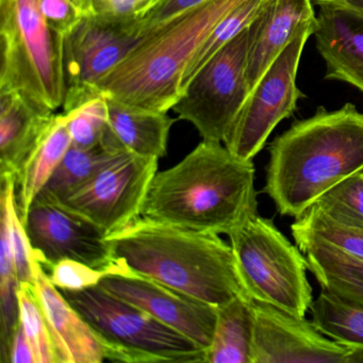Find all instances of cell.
<instances>
[{
    "mask_svg": "<svg viewBox=\"0 0 363 363\" xmlns=\"http://www.w3.org/2000/svg\"><path fill=\"white\" fill-rule=\"evenodd\" d=\"M255 174L252 161L237 158L220 142L203 140L179 163L157 172L141 216L228 235L258 212Z\"/></svg>",
    "mask_w": 363,
    "mask_h": 363,
    "instance_id": "obj_1",
    "label": "cell"
},
{
    "mask_svg": "<svg viewBox=\"0 0 363 363\" xmlns=\"http://www.w3.org/2000/svg\"><path fill=\"white\" fill-rule=\"evenodd\" d=\"M362 169V112L350 103L333 111L318 107L272 142L263 191L278 213L295 218Z\"/></svg>",
    "mask_w": 363,
    "mask_h": 363,
    "instance_id": "obj_2",
    "label": "cell"
},
{
    "mask_svg": "<svg viewBox=\"0 0 363 363\" xmlns=\"http://www.w3.org/2000/svg\"><path fill=\"white\" fill-rule=\"evenodd\" d=\"M106 240L123 269L203 303L220 307L248 295L233 247L218 233L140 216Z\"/></svg>",
    "mask_w": 363,
    "mask_h": 363,
    "instance_id": "obj_3",
    "label": "cell"
},
{
    "mask_svg": "<svg viewBox=\"0 0 363 363\" xmlns=\"http://www.w3.org/2000/svg\"><path fill=\"white\" fill-rule=\"evenodd\" d=\"M243 1L209 0L142 38L99 82V94L152 111L173 109L195 52L216 25Z\"/></svg>",
    "mask_w": 363,
    "mask_h": 363,
    "instance_id": "obj_4",
    "label": "cell"
},
{
    "mask_svg": "<svg viewBox=\"0 0 363 363\" xmlns=\"http://www.w3.org/2000/svg\"><path fill=\"white\" fill-rule=\"evenodd\" d=\"M63 37L46 24L38 0H0V92H18L56 111L65 97Z\"/></svg>",
    "mask_w": 363,
    "mask_h": 363,
    "instance_id": "obj_5",
    "label": "cell"
},
{
    "mask_svg": "<svg viewBox=\"0 0 363 363\" xmlns=\"http://www.w3.org/2000/svg\"><path fill=\"white\" fill-rule=\"evenodd\" d=\"M60 291L101 337L106 360L205 362V348L101 284L82 291Z\"/></svg>",
    "mask_w": 363,
    "mask_h": 363,
    "instance_id": "obj_6",
    "label": "cell"
},
{
    "mask_svg": "<svg viewBox=\"0 0 363 363\" xmlns=\"http://www.w3.org/2000/svg\"><path fill=\"white\" fill-rule=\"evenodd\" d=\"M228 237L247 294L254 301L305 318L313 296L307 259L297 245L289 241L273 220L258 212Z\"/></svg>",
    "mask_w": 363,
    "mask_h": 363,
    "instance_id": "obj_7",
    "label": "cell"
},
{
    "mask_svg": "<svg viewBox=\"0 0 363 363\" xmlns=\"http://www.w3.org/2000/svg\"><path fill=\"white\" fill-rule=\"evenodd\" d=\"M250 27L216 52L174 106L205 141L224 142L250 90L246 78Z\"/></svg>",
    "mask_w": 363,
    "mask_h": 363,
    "instance_id": "obj_8",
    "label": "cell"
},
{
    "mask_svg": "<svg viewBox=\"0 0 363 363\" xmlns=\"http://www.w3.org/2000/svg\"><path fill=\"white\" fill-rule=\"evenodd\" d=\"M316 27L318 23L301 29L250 91L223 142L237 158L252 161L276 126L290 118L297 101L305 97L297 88V72L303 48Z\"/></svg>",
    "mask_w": 363,
    "mask_h": 363,
    "instance_id": "obj_9",
    "label": "cell"
},
{
    "mask_svg": "<svg viewBox=\"0 0 363 363\" xmlns=\"http://www.w3.org/2000/svg\"><path fill=\"white\" fill-rule=\"evenodd\" d=\"M138 20L86 16L63 37V113L101 96L97 86L141 40Z\"/></svg>",
    "mask_w": 363,
    "mask_h": 363,
    "instance_id": "obj_10",
    "label": "cell"
},
{
    "mask_svg": "<svg viewBox=\"0 0 363 363\" xmlns=\"http://www.w3.org/2000/svg\"><path fill=\"white\" fill-rule=\"evenodd\" d=\"M157 172L158 159L123 150L60 203L94 223L108 235L141 216Z\"/></svg>",
    "mask_w": 363,
    "mask_h": 363,
    "instance_id": "obj_11",
    "label": "cell"
},
{
    "mask_svg": "<svg viewBox=\"0 0 363 363\" xmlns=\"http://www.w3.org/2000/svg\"><path fill=\"white\" fill-rule=\"evenodd\" d=\"M22 222L33 258L45 269L73 259L109 273L122 271L106 240L107 233L60 203L39 195Z\"/></svg>",
    "mask_w": 363,
    "mask_h": 363,
    "instance_id": "obj_12",
    "label": "cell"
},
{
    "mask_svg": "<svg viewBox=\"0 0 363 363\" xmlns=\"http://www.w3.org/2000/svg\"><path fill=\"white\" fill-rule=\"evenodd\" d=\"M252 363H363V348L342 343L313 323L254 301Z\"/></svg>",
    "mask_w": 363,
    "mask_h": 363,
    "instance_id": "obj_13",
    "label": "cell"
},
{
    "mask_svg": "<svg viewBox=\"0 0 363 363\" xmlns=\"http://www.w3.org/2000/svg\"><path fill=\"white\" fill-rule=\"evenodd\" d=\"M99 284L118 298L144 310L159 322L186 335L206 350L211 344L218 307L182 294L128 269L108 274Z\"/></svg>",
    "mask_w": 363,
    "mask_h": 363,
    "instance_id": "obj_14",
    "label": "cell"
},
{
    "mask_svg": "<svg viewBox=\"0 0 363 363\" xmlns=\"http://www.w3.org/2000/svg\"><path fill=\"white\" fill-rule=\"evenodd\" d=\"M35 286L45 314L59 363H101L105 347L99 335L52 284L48 272L35 259Z\"/></svg>",
    "mask_w": 363,
    "mask_h": 363,
    "instance_id": "obj_15",
    "label": "cell"
},
{
    "mask_svg": "<svg viewBox=\"0 0 363 363\" xmlns=\"http://www.w3.org/2000/svg\"><path fill=\"white\" fill-rule=\"evenodd\" d=\"M316 23L311 0H269L250 26L246 78L250 91L299 31Z\"/></svg>",
    "mask_w": 363,
    "mask_h": 363,
    "instance_id": "obj_16",
    "label": "cell"
},
{
    "mask_svg": "<svg viewBox=\"0 0 363 363\" xmlns=\"http://www.w3.org/2000/svg\"><path fill=\"white\" fill-rule=\"evenodd\" d=\"M316 48L327 80L345 82L363 93V18L339 8L320 6Z\"/></svg>",
    "mask_w": 363,
    "mask_h": 363,
    "instance_id": "obj_17",
    "label": "cell"
},
{
    "mask_svg": "<svg viewBox=\"0 0 363 363\" xmlns=\"http://www.w3.org/2000/svg\"><path fill=\"white\" fill-rule=\"evenodd\" d=\"M56 114L18 92H0V176L18 179Z\"/></svg>",
    "mask_w": 363,
    "mask_h": 363,
    "instance_id": "obj_18",
    "label": "cell"
},
{
    "mask_svg": "<svg viewBox=\"0 0 363 363\" xmlns=\"http://www.w3.org/2000/svg\"><path fill=\"white\" fill-rule=\"evenodd\" d=\"M106 99L110 128L124 150L158 160L165 156L169 131L175 123L167 112L133 107L109 97Z\"/></svg>",
    "mask_w": 363,
    "mask_h": 363,
    "instance_id": "obj_19",
    "label": "cell"
},
{
    "mask_svg": "<svg viewBox=\"0 0 363 363\" xmlns=\"http://www.w3.org/2000/svg\"><path fill=\"white\" fill-rule=\"evenodd\" d=\"M72 145L65 114H56L16 179V203L21 220L43 190Z\"/></svg>",
    "mask_w": 363,
    "mask_h": 363,
    "instance_id": "obj_20",
    "label": "cell"
},
{
    "mask_svg": "<svg viewBox=\"0 0 363 363\" xmlns=\"http://www.w3.org/2000/svg\"><path fill=\"white\" fill-rule=\"evenodd\" d=\"M255 314L252 298L241 295L218 308L216 329L206 350L207 363H252Z\"/></svg>",
    "mask_w": 363,
    "mask_h": 363,
    "instance_id": "obj_21",
    "label": "cell"
},
{
    "mask_svg": "<svg viewBox=\"0 0 363 363\" xmlns=\"http://www.w3.org/2000/svg\"><path fill=\"white\" fill-rule=\"evenodd\" d=\"M301 252L322 290L363 307V257L326 243H312Z\"/></svg>",
    "mask_w": 363,
    "mask_h": 363,
    "instance_id": "obj_22",
    "label": "cell"
},
{
    "mask_svg": "<svg viewBox=\"0 0 363 363\" xmlns=\"http://www.w3.org/2000/svg\"><path fill=\"white\" fill-rule=\"evenodd\" d=\"M123 150H125L103 140L90 148L71 145L40 196L60 203L82 188Z\"/></svg>",
    "mask_w": 363,
    "mask_h": 363,
    "instance_id": "obj_23",
    "label": "cell"
},
{
    "mask_svg": "<svg viewBox=\"0 0 363 363\" xmlns=\"http://www.w3.org/2000/svg\"><path fill=\"white\" fill-rule=\"evenodd\" d=\"M291 233L299 250L312 243H326L363 257V229L335 220L314 203L295 218Z\"/></svg>",
    "mask_w": 363,
    "mask_h": 363,
    "instance_id": "obj_24",
    "label": "cell"
},
{
    "mask_svg": "<svg viewBox=\"0 0 363 363\" xmlns=\"http://www.w3.org/2000/svg\"><path fill=\"white\" fill-rule=\"evenodd\" d=\"M267 3L269 0H244L243 3L233 8L216 25L207 39L195 52L182 75L180 84L182 94L189 82L216 52H220L257 20Z\"/></svg>",
    "mask_w": 363,
    "mask_h": 363,
    "instance_id": "obj_25",
    "label": "cell"
},
{
    "mask_svg": "<svg viewBox=\"0 0 363 363\" xmlns=\"http://www.w3.org/2000/svg\"><path fill=\"white\" fill-rule=\"evenodd\" d=\"M312 323L331 339L363 348V307L320 291L311 307Z\"/></svg>",
    "mask_w": 363,
    "mask_h": 363,
    "instance_id": "obj_26",
    "label": "cell"
},
{
    "mask_svg": "<svg viewBox=\"0 0 363 363\" xmlns=\"http://www.w3.org/2000/svg\"><path fill=\"white\" fill-rule=\"evenodd\" d=\"M18 303L20 324L33 348L35 363H59L50 327L33 284H21Z\"/></svg>",
    "mask_w": 363,
    "mask_h": 363,
    "instance_id": "obj_27",
    "label": "cell"
},
{
    "mask_svg": "<svg viewBox=\"0 0 363 363\" xmlns=\"http://www.w3.org/2000/svg\"><path fill=\"white\" fill-rule=\"evenodd\" d=\"M314 205L335 220L363 229V178L360 172L335 184Z\"/></svg>",
    "mask_w": 363,
    "mask_h": 363,
    "instance_id": "obj_28",
    "label": "cell"
},
{
    "mask_svg": "<svg viewBox=\"0 0 363 363\" xmlns=\"http://www.w3.org/2000/svg\"><path fill=\"white\" fill-rule=\"evenodd\" d=\"M65 114V113H63ZM67 116L72 145L90 148L101 143L109 128V109L106 97H95Z\"/></svg>",
    "mask_w": 363,
    "mask_h": 363,
    "instance_id": "obj_29",
    "label": "cell"
},
{
    "mask_svg": "<svg viewBox=\"0 0 363 363\" xmlns=\"http://www.w3.org/2000/svg\"><path fill=\"white\" fill-rule=\"evenodd\" d=\"M48 269L50 281L62 291H82L99 286L110 274L73 259H63Z\"/></svg>",
    "mask_w": 363,
    "mask_h": 363,
    "instance_id": "obj_30",
    "label": "cell"
},
{
    "mask_svg": "<svg viewBox=\"0 0 363 363\" xmlns=\"http://www.w3.org/2000/svg\"><path fill=\"white\" fill-rule=\"evenodd\" d=\"M209 0H158L156 5L143 16L138 18L140 37L143 38L158 30L177 16L199 7Z\"/></svg>",
    "mask_w": 363,
    "mask_h": 363,
    "instance_id": "obj_31",
    "label": "cell"
},
{
    "mask_svg": "<svg viewBox=\"0 0 363 363\" xmlns=\"http://www.w3.org/2000/svg\"><path fill=\"white\" fill-rule=\"evenodd\" d=\"M38 6L46 24L62 37L86 16L73 0H38Z\"/></svg>",
    "mask_w": 363,
    "mask_h": 363,
    "instance_id": "obj_32",
    "label": "cell"
},
{
    "mask_svg": "<svg viewBox=\"0 0 363 363\" xmlns=\"http://www.w3.org/2000/svg\"><path fill=\"white\" fill-rule=\"evenodd\" d=\"M158 0H90V16L133 21L143 16Z\"/></svg>",
    "mask_w": 363,
    "mask_h": 363,
    "instance_id": "obj_33",
    "label": "cell"
},
{
    "mask_svg": "<svg viewBox=\"0 0 363 363\" xmlns=\"http://www.w3.org/2000/svg\"><path fill=\"white\" fill-rule=\"evenodd\" d=\"M10 363H35L33 348L21 324H18L12 340Z\"/></svg>",
    "mask_w": 363,
    "mask_h": 363,
    "instance_id": "obj_34",
    "label": "cell"
},
{
    "mask_svg": "<svg viewBox=\"0 0 363 363\" xmlns=\"http://www.w3.org/2000/svg\"><path fill=\"white\" fill-rule=\"evenodd\" d=\"M314 5L329 6L346 10L359 18H363V0H313Z\"/></svg>",
    "mask_w": 363,
    "mask_h": 363,
    "instance_id": "obj_35",
    "label": "cell"
},
{
    "mask_svg": "<svg viewBox=\"0 0 363 363\" xmlns=\"http://www.w3.org/2000/svg\"><path fill=\"white\" fill-rule=\"evenodd\" d=\"M73 1L84 12V16H90V0H73Z\"/></svg>",
    "mask_w": 363,
    "mask_h": 363,
    "instance_id": "obj_36",
    "label": "cell"
},
{
    "mask_svg": "<svg viewBox=\"0 0 363 363\" xmlns=\"http://www.w3.org/2000/svg\"><path fill=\"white\" fill-rule=\"evenodd\" d=\"M360 174H361V176H362V178H363V169H362V171H360Z\"/></svg>",
    "mask_w": 363,
    "mask_h": 363,
    "instance_id": "obj_37",
    "label": "cell"
}]
</instances>
